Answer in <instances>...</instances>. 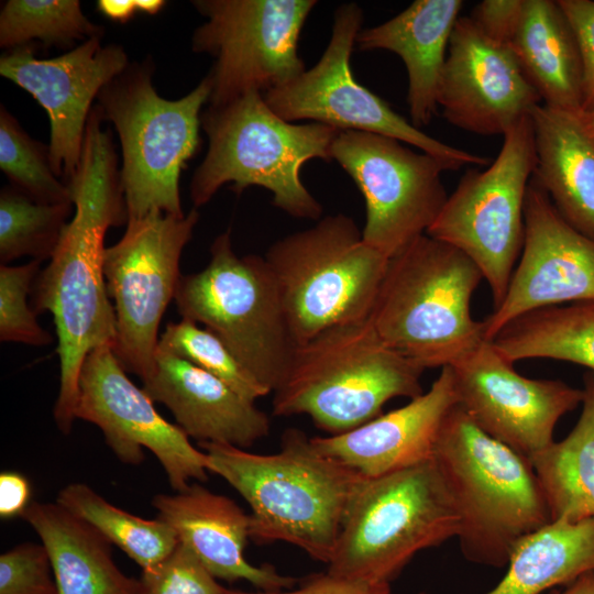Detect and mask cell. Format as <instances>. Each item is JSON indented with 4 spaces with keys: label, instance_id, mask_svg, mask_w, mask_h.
<instances>
[{
    "label": "cell",
    "instance_id": "obj_1",
    "mask_svg": "<svg viewBox=\"0 0 594 594\" xmlns=\"http://www.w3.org/2000/svg\"><path fill=\"white\" fill-rule=\"evenodd\" d=\"M102 120L94 107L79 166L66 183L75 213L34 289V311H50L54 318L61 367L54 419L65 435L76 419L86 356L102 344L114 346L117 337L103 274V239L110 227L128 223V211L113 141Z\"/></svg>",
    "mask_w": 594,
    "mask_h": 594
},
{
    "label": "cell",
    "instance_id": "obj_2",
    "mask_svg": "<svg viewBox=\"0 0 594 594\" xmlns=\"http://www.w3.org/2000/svg\"><path fill=\"white\" fill-rule=\"evenodd\" d=\"M199 446L208 471L249 504L253 541L287 542L329 564L349 508L367 477L320 453L311 438L295 428L284 432L280 450L273 454L223 443Z\"/></svg>",
    "mask_w": 594,
    "mask_h": 594
},
{
    "label": "cell",
    "instance_id": "obj_3",
    "mask_svg": "<svg viewBox=\"0 0 594 594\" xmlns=\"http://www.w3.org/2000/svg\"><path fill=\"white\" fill-rule=\"evenodd\" d=\"M433 460L460 516L458 539L473 563H508L516 543L551 521L530 460L485 433L457 404Z\"/></svg>",
    "mask_w": 594,
    "mask_h": 594
},
{
    "label": "cell",
    "instance_id": "obj_4",
    "mask_svg": "<svg viewBox=\"0 0 594 594\" xmlns=\"http://www.w3.org/2000/svg\"><path fill=\"white\" fill-rule=\"evenodd\" d=\"M208 150L190 182L195 208L206 205L224 185L241 194L260 186L273 205L298 219H319L321 205L308 191L300 169L312 158L331 161L340 132L330 125L296 124L277 116L260 91H251L201 113Z\"/></svg>",
    "mask_w": 594,
    "mask_h": 594
},
{
    "label": "cell",
    "instance_id": "obj_5",
    "mask_svg": "<svg viewBox=\"0 0 594 594\" xmlns=\"http://www.w3.org/2000/svg\"><path fill=\"white\" fill-rule=\"evenodd\" d=\"M482 278L464 253L425 233L389 258L370 321L424 370L452 366L486 340L470 309Z\"/></svg>",
    "mask_w": 594,
    "mask_h": 594
},
{
    "label": "cell",
    "instance_id": "obj_6",
    "mask_svg": "<svg viewBox=\"0 0 594 594\" xmlns=\"http://www.w3.org/2000/svg\"><path fill=\"white\" fill-rule=\"evenodd\" d=\"M424 371L386 344L370 319L330 328L296 348L273 392V414L307 415L340 435L382 415L392 398L424 394Z\"/></svg>",
    "mask_w": 594,
    "mask_h": 594
},
{
    "label": "cell",
    "instance_id": "obj_7",
    "mask_svg": "<svg viewBox=\"0 0 594 594\" xmlns=\"http://www.w3.org/2000/svg\"><path fill=\"white\" fill-rule=\"evenodd\" d=\"M150 58L129 66L97 97V108L116 128L122 150L121 186L128 220L152 211L184 217L179 177L201 145V108L211 81L177 100L161 97L152 84Z\"/></svg>",
    "mask_w": 594,
    "mask_h": 594
},
{
    "label": "cell",
    "instance_id": "obj_8",
    "mask_svg": "<svg viewBox=\"0 0 594 594\" xmlns=\"http://www.w3.org/2000/svg\"><path fill=\"white\" fill-rule=\"evenodd\" d=\"M296 345L370 319L389 258L343 213L274 242L264 256Z\"/></svg>",
    "mask_w": 594,
    "mask_h": 594
},
{
    "label": "cell",
    "instance_id": "obj_9",
    "mask_svg": "<svg viewBox=\"0 0 594 594\" xmlns=\"http://www.w3.org/2000/svg\"><path fill=\"white\" fill-rule=\"evenodd\" d=\"M460 516L435 462L366 479L345 516L327 572L391 582L421 550L458 537Z\"/></svg>",
    "mask_w": 594,
    "mask_h": 594
},
{
    "label": "cell",
    "instance_id": "obj_10",
    "mask_svg": "<svg viewBox=\"0 0 594 594\" xmlns=\"http://www.w3.org/2000/svg\"><path fill=\"white\" fill-rule=\"evenodd\" d=\"M200 272L182 275L175 301L182 318L201 322L229 348L246 371L273 393L297 348L279 293L264 257L238 256L230 232L210 248Z\"/></svg>",
    "mask_w": 594,
    "mask_h": 594
},
{
    "label": "cell",
    "instance_id": "obj_11",
    "mask_svg": "<svg viewBox=\"0 0 594 594\" xmlns=\"http://www.w3.org/2000/svg\"><path fill=\"white\" fill-rule=\"evenodd\" d=\"M503 138L495 161L461 177L426 232L475 263L490 286L494 308L505 297L524 245L525 200L537 162L531 116Z\"/></svg>",
    "mask_w": 594,
    "mask_h": 594
},
{
    "label": "cell",
    "instance_id": "obj_12",
    "mask_svg": "<svg viewBox=\"0 0 594 594\" xmlns=\"http://www.w3.org/2000/svg\"><path fill=\"white\" fill-rule=\"evenodd\" d=\"M198 219L196 209L184 217L152 211L128 220L123 237L105 250L103 274L117 323L113 351L142 382L154 370L160 323L175 299L180 256Z\"/></svg>",
    "mask_w": 594,
    "mask_h": 594
},
{
    "label": "cell",
    "instance_id": "obj_13",
    "mask_svg": "<svg viewBox=\"0 0 594 594\" xmlns=\"http://www.w3.org/2000/svg\"><path fill=\"white\" fill-rule=\"evenodd\" d=\"M206 18L191 40L193 51L215 58L207 75L209 106L251 91L267 92L301 75L298 41L315 0H197Z\"/></svg>",
    "mask_w": 594,
    "mask_h": 594
},
{
    "label": "cell",
    "instance_id": "obj_14",
    "mask_svg": "<svg viewBox=\"0 0 594 594\" xmlns=\"http://www.w3.org/2000/svg\"><path fill=\"white\" fill-rule=\"evenodd\" d=\"M356 3L334 12L330 41L318 63L290 82L263 94L268 107L288 122L310 120L339 131H361L396 139L443 163L451 170L485 165L487 158L448 145L413 125L377 95L355 80L351 53L362 30Z\"/></svg>",
    "mask_w": 594,
    "mask_h": 594
},
{
    "label": "cell",
    "instance_id": "obj_15",
    "mask_svg": "<svg viewBox=\"0 0 594 594\" xmlns=\"http://www.w3.org/2000/svg\"><path fill=\"white\" fill-rule=\"evenodd\" d=\"M331 157L363 195L364 241L388 258L425 234L448 199L441 174L450 167L396 139L340 131Z\"/></svg>",
    "mask_w": 594,
    "mask_h": 594
},
{
    "label": "cell",
    "instance_id": "obj_16",
    "mask_svg": "<svg viewBox=\"0 0 594 594\" xmlns=\"http://www.w3.org/2000/svg\"><path fill=\"white\" fill-rule=\"evenodd\" d=\"M125 372L111 344L95 348L81 366L76 419L96 425L124 463L140 464L143 448L150 450L176 492L186 490L191 480L206 481V452L195 448L177 425L165 420Z\"/></svg>",
    "mask_w": 594,
    "mask_h": 594
},
{
    "label": "cell",
    "instance_id": "obj_17",
    "mask_svg": "<svg viewBox=\"0 0 594 594\" xmlns=\"http://www.w3.org/2000/svg\"><path fill=\"white\" fill-rule=\"evenodd\" d=\"M484 340L451 369L458 404L488 436L530 459L553 442L559 419L583 399L579 389L558 380H532L517 373Z\"/></svg>",
    "mask_w": 594,
    "mask_h": 594
},
{
    "label": "cell",
    "instance_id": "obj_18",
    "mask_svg": "<svg viewBox=\"0 0 594 594\" xmlns=\"http://www.w3.org/2000/svg\"><path fill=\"white\" fill-rule=\"evenodd\" d=\"M128 66L125 51L114 44L103 46L100 37L52 58L36 57L31 44L1 56V76L28 91L46 111L51 166L65 183L79 166L94 99Z\"/></svg>",
    "mask_w": 594,
    "mask_h": 594
},
{
    "label": "cell",
    "instance_id": "obj_19",
    "mask_svg": "<svg viewBox=\"0 0 594 594\" xmlns=\"http://www.w3.org/2000/svg\"><path fill=\"white\" fill-rule=\"evenodd\" d=\"M525 239L502 302L483 320L484 338L530 311L594 300V240L571 227L531 177L525 200Z\"/></svg>",
    "mask_w": 594,
    "mask_h": 594
},
{
    "label": "cell",
    "instance_id": "obj_20",
    "mask_svg": "<svg viewBox=\"0 0 594 594\" xmlns=\"http://www.w3.org/2000/svg\"><path fill=\"white\" fill-rule=\"evenodd\" d=\"M437 101L448 122L480 135H504L541 105L510 47L469 16L452 30Z\"/></svg>",
    "mask_w": 594,
    "mask_h": 594
},
{
    "label": "cell",
    "instance_id": "obj_21",
    "mask_svg": "<svg viewBox=\"0 0 594 594\" xmlns=\"http://www.w3.org/2000/svg\"><path fill=\"white\" fill-rule=\"evenodd\" d=\"M458 404L451 366L441 369L428 392L397 409L343 433L314 437V447L373 479L433 459L443 421Z\"/></svg>",
    "mask_w": 594,
    "mask_h": 594
},
{
    "label": "cell",
    "instance_id": "obj_22",
    "mask_svg": "<svg viewBox=\"0 0 594 594\" xmlns=\"http://www.w3.org/2000/svg\"><path fill=\"white\" fill-rule=\"evenodd\" d=\"M142 388L153 402L164 404L177 426L199 442L246 449L271 430L268 416L254 402L160 345L154 370Z\"/></svg>",
    "mask_w": 594,
    "mask_h": 594
},
{
    "label": "cell",
    "instance_id": "obj_23",
    "mask_svg": "<svg viewBox=\"0 0 594 594\" xmlns=\"http://www.w3.org/2000/svg\"><path fill=\"white\" fill-rule=\"evenodd\" d=\"M157 517L169 525L185 544L216 578L227 582L244 580L260 591L293 588L297 580L268 564L250 563L244 556L250 538V515L231 498L190 484L175 494H158L152 501Z\"/></svg>",
    "mask_w": 594,
    "mask_h": 594
},
{
    "label": "cell",
    "instance_id": "obj_24",
    "mask_svg": "<svg viewBox=\"0 0 594 594\" xmlns=\"http://www.w3.org/2000/svg\"><path fill=\"white\" fill-rule=\"evenodd\" d=\"M461 0H416L391 20L361 30L355 44L362 51L397 54L408 74L410 122L420 129L438 110V89ZM421 130V129H420Z\"/></svg>",
    "mask_w": 594,
    "mask_h": 594
},
{
    "label": "cell",
    "instance_id": "obj_25",
    "mask_svg": "<svg viewBox=\"0 0 594 594\" xmlns=\"http://www.w3.org/2000/svg\"><path fill=\"white\" fill-rule=\"evenodd\" d=\"M532 177L562 218L594 240V135L582 114L539 105L531 112Z\"/></svg>",
    "mask_w": 594,
    "mask_h": 594
},
{
    "label": "cell",
    "instance_id": "obj_26",
    "mask_svg": "<svg viewBox=\"0 0 594 594\" xmlns=\"http://www.w3.org/2000/svg\"><path fill=\"white\" fill-rule=\"evenodd\" d=\"M47 550L57 594H139L140 581L116 564L111 543L58 503L31 502L21 516Z\"/></svg>",
    "mask_w": 594,
    "mask_h": 594
},
{
    "label": "cell",
    "instance_id": "obj_27",
    "mask_svg": "<svg viewBox=\"0 0 594 594\" xmlns=\"http://www.w3.org/2000/svg\"><path fill=\"white\" fill-rule=\"evenodd\" d=\"M509 47L543 105L583 114L581 52L558 1L524 0Z\"/></svg>",
    "mask_w": 594,
    "mask_h": 594
},
{
    "label": "cell",
    "instance_id": "obj_28",
    "mask_svg": "<svg viewBox=\"0 0 594 594\" xmlns=\"http://www.w3.org/2000/svg\"><path fill=\"white\" fill-rule=\"evenodd\" d=\"M504 578L485 594H542L594 571V518L553 520L520 539Z\"/></svg>",
    "mask_w": 594,
    "mask_h": 594
},
{
    "label": "cell",
    "instance_id": "obj_29",
    "mask_svg": "<svg viewBox=\"0 0 594 594\" xmlns=\"http://www.w3.org/2000/svg\"><path fill=\"white\" fill-rule=\"evenodd\" d=\"M583 381L582 411L573 429L529 459L551 521L594 518V373Z\"/></svg>",
    "mask_w": 594,
    "mask_h": 594
},
{
    "label": "cell",
    "instance_id": "obj_30",
    "mask_svg": "<svg viewBox=\"0 0 594 594\" xmlns=\"http://www.w3.org/2000/svg\"><path fill=\"white\" fill-rule=\"evenodd\" d=\"M493 343L512 363L544 358L580 364L594 373V300L525 314L504 327Z\"/></svg>",
    "mask_w": 594,
    "mask_h": 594
},
{
    "label": "cell",
    "instance_id": "obj_31",
    "mask_svg": "<svg viewBox=\"0 0 594 594\" xmlns=\"http://www.w3.org/2000/svg\"><path fill=\"white\" fill-rule=\"evenodd\" d=\"M56 503L96 528L143 571L161 563L179 542L174 529L158 517L144 519L124 512L84 483L65 486Z\"/></svg>",
    "mask_w": 594,
    "mask_h": 594
},
{
    "label": "cell",
    "instance_id": "obj_32",
    "mask_svg": "<svg viewBox=\"0 0 594 594\" xmlns=\"http://www.w3.org/2000/svg\"><path fill=\"white\" fill-rule=\"evenodd\" d=\"M102 34L78 0H9L0 12V46L8 51L34 40L48 47H70Z\"/></svg>",
    "mask_w": 594,
    "mask_h": 594
},
{
    "label": "cell",
    "instance_id": "obj_33",
    "mask_svg": "<svg viewBox=\"0 0 594 594\" xmlns=\"http://www.w3.org/2000/svg\"><path fill=\"white\" fill-rule=\"evenodd\" d=\"M73 201L38 202L6 186L0 193V262L23 256L41 261L51 258L72 213Z\"/></svg>",
    "mask_w": 594,
    "mask_h": 594
},
{
    "label": "cell",
    "instance_id": "obj_34",
    "mask_svg": "<svg viewBox=\"0 0 594 594\" xmlns=\"http://www.w3.org/2000/svg\"><path fill=\"white\" fill-rule=\"evenodd\" d=\"M0 168L10 186L35 201H72L68 185L52 169L48 145L32 139L3 106L0 110Z\"/></svg>",
    "mask_w": 594,
    "mask_h": 594
},
{
    "label": "cell",
    "instance_id": "obj_35",
    "mask_svg": "<svg viewBox=\"0 0 594 594\" xmlns=\"http://www.w3.org/2000/svg\"><path fill=\"white\" fill-rule=\"evenodd\" d=\"M158 345L218 377L243 397L255 402L271 392L239 362L209 329L182 318L166 324Z\"/></svg>",
    "mask_w": 594,
    "mask_h": 594
},
{
    "label": "cell",
    "instance_id": "obj_36",
    "mask_svg": "<svg viewBox=\"0 0 594 594\" xmlns=\"http://www.w3.org/2000/svg\"><path fill=\"white\" fill-rule=\"evenodd\" d=\"M41 261L0 266V340L42 346L53 337L41 327L36 312L28 305V294L38 273Z\"/></svg>",
    "mask_w": 594,
    "mask_h": 594
},
{
    "label": "cell",
    "instance_id": "obj_37",
    "mask_svg": "<svg viewBox=\"0 0 594 594\" xmlns=\"http://www.w3.org/2000/svg\"><path fill=\"white\" fill-rule=\"evenodd\" d=\"M139 581V594H222L224 588L180 542L161 563L143 571Z\"/></svg>",
    "mask_w": 594,
    "mask_h": 594
},
{
    "label": "cell",
    "instance_id": "obj_38",
    "mask_svg": "<svg viewBox=\"0 0 594 594\" xmlns=\"http://www.w3.org/2000/svg\"><path fill=\"white\" fill-rule=\"evenodd\" d=\"M0 594H57L43 543H21L0 556Z\"/></svg>",
    "mask_w": 594,
    "mask_h": 594
},
{
    "label": "cell",
    "instance_id": "obj_39",
    "mask_svg": "<svg viewBox=\"0 0 594 594\" xmlns=\"http://www.w3.org/2000/svg\"><path fill=\"white\" fill-rule=\"evenodd\" d=\"M575 34L583 63V113L594 109V1L557 0Z\"/></svg>",
    "mask_w": 594,
    "mask_h": 594
},
{
    "label": "cell",
    "instance_id": "obj_40",
    "mask_svg": "<svg viewBox=\"0 0 594 594\" xmlns=\"http://www.w3.org/2000/svg\"><path fill=\"white\" fill-rule=\"evenodd\" d=\"M524 0H484L469 16L490 38L509 46L522 11Z\"/></svg>",
    "mask_w": 594,
    "mask_h": 594
},
{
    "label": "cell",
    "instance_id": "obj_41",
    "mask_svg": "<svg viewBox=\"0 0 594 594\" xmlns=\"http://www.w3.org/2000/svg\"><path fill=\"white\" fill-rule=\"evenodd\" d=\"M222 594H391V585L343 579L326 572L311 575L295 590L245 592L224 587Z\"/></svg>",
    "mask_w": 594,
    "mask_h": 594
},
{
    "label": "cell",
    "instance_id": "obj_42",
    "mask_svg": "<svg viewBox=\"0 0 594 594\" xmlns=\"http://www.w3.org/2000/svg\"><path fill=\"white\" fill-rule=\"evenodd\" d=\"M31 486L23 474L4 471L0 474V517L22 516L31 503Z\"/></svg>",
    "mask_w": 594,
    "mask_h": 594
},
{
    "label": "cell",
    "instance_id": "obj_43",
    "mask_svg": "<svg viewBox=\"0 0 594 594\" xmlns=\"http://www.w3.org/2000/svg\"><path fill=\"white\" fill-rule=\"evenodd\" d=\"M98 10L112 21L124 23L138 13L136 0H99Z\"/></svg>",
    "mask_w": 594,
    "mask_h": 594
},
{
    "label": "cell",
    "instance_id": "obj_44",
    "mask_svg": "<svg viewBox=\"0 0 594 594\" xmlns=\"http://www.w3.org/2000/svg\"><path fill=\"white\" fill-rule=\"evenodd\" d=\"M551 594H594V571L586 572L564 586L562 591Z\"/></svg>",
    "mask_w": 594,
    "mask_h": 594
},
{
    "label": "cell",
    "instance_id": "obj_45",
    "mask_svg": "<svg viewBox=\"0 0 594 594\" xmlns=\"http://www.w3.org/2000/svg\"><path fill=\"white\" fill-rule=\"evenodd\" d=\"M165 4L162 0H136L138 12L146 14H156Z\"/></svg>",
    "mask_w": 594,
    "mask_h": 594
},
{
    "label": "cell",
    "instance_id": "obj_46",
    "mask_svg": "<svg viewBox=\"0 0 594 594\" xmlns=\"http://www.w3.org/2000/svg\"><path fill=\"white\" fill-rule=\"evenodd\" d=\"M582 117L587 130L594 135V109L583 113Z\"/></svg>",
    "mask_w": 594,
    "mask_h": 594
}]
</instances>
